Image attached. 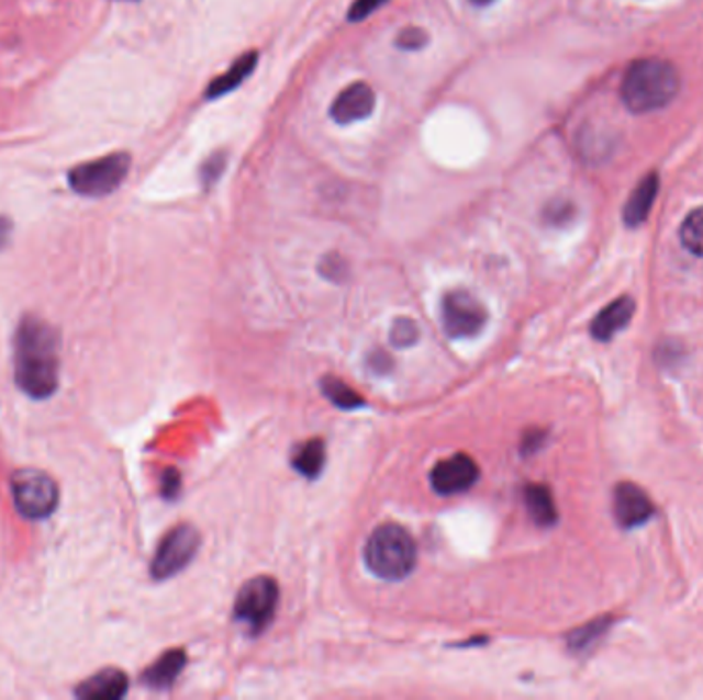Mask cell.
I'll return each instance as SVG.
<instances>
[{"mask_svg":"<svg viewBox=\"0 0 703 700\" xmlns=\"http://www.w3.org/2000/svg\"><path fill=\"white\" fill-rule=\"evenodd\" d=\"M679 237L689 253L703 257V207L689 214L685 223L681 224Z\"/></svg>","mask_w":703,"mask_h":700,"instance_id":"cell-20","label":"cell"},{"mask_svg":"<svg viewBox=\"0 0 703 700\" xmlns=\"http://www.w3.org/2000/svg\"><path fill=\"white\" fill-rule=\"evenodd\" d=\"M13 501L21 516L30 520H44L58 508L56 481L35 468H21L11 478Z\"/></svg>","mask_w":703,"mask_h":700,"instance_id":"cell-6","label":"cell"},{"mask_svg":"<svg viewBox=\"0 0 703 700\" xmlns=\"http://www.w3.org/2000/svg\"><path fill=\"white\" fill-rule=\"evenodd\" d=\"M224 165H226V157L223 153H216L212 155L204 165H202V183L204 185H214L221 176H223Z\"/></svg>","mask_w":703,"mask_h":700,"instance_id":"cell-23","label":"cell"},{"mask_svg":"<svg viewBox=\"0 0 703 700\" xmlns=\"http://www.w3.org/2000/svg\"><path fill=\"white\" fill-rule=\"evenodd\" d=\"M656 193H658V176L650 173L639 181L638 188L627 200V206L624 210L627 226H638L646 221L650 207L655 204Z\"/></svg>","mask_w":703,"mask_h":700,"instance_id":"cell-16","label":"cell"},{"mask_svg":"<svg viewBox=\"0 0 703 700\" xmlns=\"http://www.w3.org/2000/svg\"><path fill=\"white\" fill-rule=\"evenodd\" d=\"M443 329L450 339H471L488 323L486 306L467 290H453L443 298Z\"/></svg>","mask_w":703,"mask_h":700,"instance_id":"cell-8","label":"cell"},{"mask_svg":"<svg viewBox=\"0 0 703 700\" xmlns=\"http://www.w3.org/2000/svg\"><path fill=\"white\" fill-rule=\"evenodd\" d=\"M480 478V466L469 454H455L436 462L431 471L432 489L438 495H457L469 492Z\"/></svg>","mask_w":703,"mask_h":700,"instance_id":"cell-9","label":"cell"},{"mask_svg":"<svg viewBox=\"0 0 703 700\" xmlns=\"http://www.w3.org/2000/svg\"><path fill=\"white\" fill-rule=\"evenodd\" d=\"M280 600V588L274 577L257 575L239 589L235 598V621L252 635L264 633L272 622Z\"/></svg>","mask_w":703,"mask_h":700,"instance_id":"cell-4","label":"cell"},{"mask_svg":"<svg viewBox=\"0 0 703 700\" xmlns=\"http://www.w3.org/2000/svg\"><path fill=\"white\" fill-rule=\"evenodd\" d=\"M129 692V676L122 669L108 668L77 688L82 700H118Z\"/></svg>","mask_w":703,"mask_h":700,"instance_id":"cell-13","label":"cell"},{"mask_svg":"<svg viewBox=\"0 0 703 700\" xmlns=\"http://www.w3.org/2000/svg\"><path fill=\"white\" fill-rule=\"evenodd\" d=\"M181 492V477H179V473H177L176 468H167L165 473H163V478H160V494L165 499H169V501H174L177 495Z\"/></svg>","mask_w":703,"mask_h":700,"instance_id":"cell-25","label":"cell"},{"mask_svg":"<svg viewBox=\"0 0 703 700\" xmlns=\"http://www.w3.org/2000/svg\"><path fill=\"white\" fill-rule=\"evenodd\" d=\"M186 664H188V655L183 650H169V652L163 653L153 666L146 668L143 674V682L150 688H157V690L169 688L179 678Z\"/></svg>","mask_w":703,"mask_h":700,"instance_id":"cell-14","label":"cell"},{"mask_svg":"<svg viewBox=\"0 0 703 700\" xmlns=\"http://www.w3.org/2000/svg\"><path fill=\"white\" fill-rule=\"evenodd\" d=\"M130 157L126 153H113L101 159L77 165L68 173L70 188L85 197H103L118 190L129 177Z\"/></svg>","mask_w":703,"mask_h":700,"instance_id":"cell-5","label":"cell"},{"mask_svg":"<svg viewBox=\"0 0 703 700\" xmlns=\"http://www.w3.org/2000/svg\"><path fill=\"white\" fill-rule=\"evenodd\" d=\"M58 335L46 320L25 317L15 337V381L33 398H48L60 379Z\"/></svg>","mask_w":703,"mask_h":700,"instance_id":"cell-1","label":"cell"},{"mask_svg":"<svg viewBox=\"0 0 703 700\" xmlns=\"http://www.w3.org/2000/svg\"><path fill=\"white\" fill-rule=\"evenodd\" d=\"M321 391L339 409H362L367 405L365 398L360 397L354 388H350L346 382L339 381L336 376H325L321 381Z\"/></svg>","mask_w":703,"mask_h":700,"instance_id":"cell-19","label":"cell"},{"mask_svg":"<svg viewBox=\"0 0 703 700\" xmlns=\"http://www.w3.org/2000/svg\"><path fill=\"white\" fill-rule=\"evenodd\" d=\"M681 79L671 63L646 58L632 64L622 82L625 108L634 113L656 112L679 93Z\"/></svg>","mask_w":703,"mask_h":700,"instance_id":"cell-2","label":"cell"},{"mask_svg":"<svg viewBox=\"0 0 703 700\" xmlns=\"http://www.w3.org/2000/svg\"><path fill=\"white\" fill-rule=\"evenodd\" d=\"M473 4H478V7H486V4H492L494 0H471Z\"/></svg>","mask_w":703,"mask_h":700,"instance_id":"cell-28","label":"cell"},{"mask_svg":"<svg viewBox=\"0 0 703 700\" xmlns=\"http://www.w3.org/2000/svg\"><path fill=\"white\" fill-rule=\"evenodd\" d=\"M9 237H11V221L0 216V249L9 242Z\"/></svg>","mask_w":703,"mask_h":700,"instance_id":"cell-27","label":"cell"},{"mask_svg":"<svg viewBox=\"0 0 703 700\" xmlns=\"http://www.w3.org/2000/svg\"><path fill=\"white\" fill-rule=\"evenodd\" d=\"M417 325L412 318H398L391 327V341L398 348H410L417 341Z\"/></svg>","mask_w":703,"mask_h":700,"instance_id":"cell-21","label":"cell"},{"mask_svg":"<svg viewBox=\"0 0 703 700\" xmlns=\"http://www.w3.org/2000/svg\"><path fill=\"white\" fill-rule=\"evenodd\" d=\"M325 442L321 438H311L303 444L297 445L292 452V466L299 475L313 481L321 475L325 466Z\"/></svg>","mask_w":703,"mask_h":700,"instance_id":"cell-17","label":"cell"},{"mask_svg":"<svg viewBox=\"0 0 703 700\" xmlns=\"http://www.w3.org/2000/svg\"><path fill=\"white\" fill-rule=\"evenodd\" d=\"M528 513L535 524L554 526L558 520V509L554 504V495L545 485H528L525 489Z\"/></svg>","mask_w":703,"mask_h":700,"instance_id":"cell-18","label":"cell"},{"mask_svg":"<svg viewBox=\"0 0 703 700\" xmlns=\"http://www.w3.org/2000/svg\"><path fill=\"white\" fill-rule=\"evenodd\" d=\"M387 0H356L348 11L350 21H362L368 15H372L379 7H383Z\"/></svg>","mask_w":703,"mask_h":700,"instance_id":"cell-26","label":"cell"},{"mask_svg":"<svg viewBox=\"0 0 703 700\" xmlns=\"http://www.w3.org/2000/svg\"><path fill=\"white\" fill-rule=\"evenodd\" d=\"M365 561L372 575L401 582L416 567V542L403 526L381 524L368 537Z\"/></svg>","mask_w":703,"mask_h":700,"instance_id":"cell-3","label":"cell"},{"mask_svg":"<svg viewBox=\"0 0 703 700\" xmlns=\"http://www.w3.org/2000/svg\"><path fill=\"white\" fill-rule=\"evenodd\" d=\"M257 66V52L252 49L247 54H243L235 63L231 64V68L212 80L207 91V99H216V97L226 95L231 91H235L243 80L247 79Z\"/></svg>","mask_w":703,"mask_h":700,"instance_id":"cell-15","label":"cell"},{"mask_svg":"<svg viewBox=\"0 0 703 700\" xmlns=\"http://www.w3.org/2000/svg\"><path fill=\"white\" fill-rule=\"evenodd\" d=\"M613 509H615L617 522L624 528H636V526L644 524L655 513V506H652L650 497L634 483L617 485L615 495H613Z\"/></svg>","mask_w":703,"mask_h":700,"instance_id":"cell-11","label":"cell"},{"mask_svg":"<svg viewBox=\"0 0 703 700\" xmlns=\"http://www.w3.org/2000/svg\"><path fill=\"white\" fill-rule=\"evenodd\" d=\"M375 105H377V97L367 82H354L336 97L330 115L336 120L337 124L348 126L354 122L367 120L368 115L375 112Z\"/></svg>","mask_w":703,"mask_h":700,"instance_id":"cell-10","label":"cell"},{"mask_svg":"<svg viewBox=\"0 0 703 700\" xmlns=\"http://www.w3.org/2000/svg\"><path fill=\"white\" fill-rule=\"evenodd\" d=\"M200 532L192 524H177L171 528L163 541L150 563V575L157 582H165L176 577L177 573L183 572L192 558L196 557L200 549Z\"/></svg>","mask_w":703,"mask_h":700,"instance_id":"cell-7","label":"cell"},{"mask_svg":"<svg viewBox=\"0 0 703 700\" xmlns=\"http://www.w3.org/2000/svg\"><path fill=\"white\" fill-rule=\"evenodd\" d=\"M395 44H398V48L405 49V52H416L428 44V35L420 27H405V30H401Z\"/></svg>","mask_w":703,"mask_h":700,"instance_id":"cell-22","label":"cell"},{"mask_svg":"<svg viewBox=\"0 0 703 700\" xmlns=\"http://www.w3.org/2000/svg\"><path fill=\"white\" fill-rule=\"evenodd\" d=\"M636 313V303L629 296H622L615 303L603 308L596 318L592 320L591 334L596 341H611L615 335L627 327Z\"/></svg>","mask_w":703,"mask_h":700,"instance_id":"cell-12","label":"cell"},{"mask_svg":"<svg viewBox=\"0 0 703 700\" xmlns=\"http://www.w3.org/2000/svg\"><path fill=\"white\" fill-rule=\"evenodd\" d=\"M321 273L334 282H339L342 278H346L348 273V266L346 261L339 257V255H327L323 261H321Z\"/></svg>","mask_w":703,"mask_h":700,"instance_id":"cell-24","label":"cell"}]
</instances>
